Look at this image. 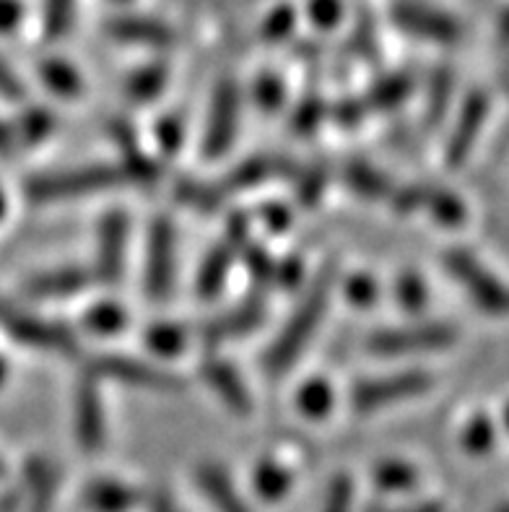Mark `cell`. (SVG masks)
Here are the masks:
<instances>
[{"instance_id": "cell-28", "label": "cell", "mask_w": 509, "mask_h": 512, "mask_svg": "<svg viewBox=\"0 0 509 512\" xmlns=\"http://www.w3.org/2000/svg\"><path fill=\"white\" fill-rule=\"evenodd\" d=\"M42 78L45 84L50 86L55 94H63V97H71L81 91V78L73 71L71 65L60 63V60H50V63L42 65Z\"/></svg>"}, {"instance_id": "cell-47", "label": "cell", "mask_w": 509, "mask_h": 512, "mask_svg": "<svg viewBox=\"0 0 509 512\" xmlns=\"http://www.w3.org/2000/svg\"><path fill=\"white\" fill-rule=\"evenodd\" d=\"M19 21V8L13 0H0V29H13Z\"/></svg>"}, {"instance_id": "cell-41", "label": "cell", "mask_w": 509, "mask_h": 512, "mask_svg": "<svg viewBox=\"0 0 509 512\" xmlns=\"http://www.w3.org/2000/svg\"><path fill=\"white\" fill-rule=\"evenodd\" d=\"M351 510V481L338 479L333 487H330L328 502H325L323 512H348Z\"/></svg>"}, {"instance_id": "cell-53", "label": "cell", "mask_w": 509, "mask_h": 512, "mask_svg": "<svg viewBox=\"0 0 509 512\" xmlns=\"http://www.w3.org/2000/svg\"><path fill=\"white\" fill-rule=\"evenodd\" d=\"M6 474V468H3V461H0V476Z\"/></svg>"}, {"instance_id": "cell-38", "label": "cell", "mask_w": 509, "mask_h": 512, "mask_svg": "<svg viewBox=\"0 0 509 512\" xmlns=\"http://www.w3.org/2000/svg\"><path fill=\"white\" fill-rule=\"evenodd\" d=\"M26 94L24 84H21V78L13 73L11 65L6 60L0 58V97L8 99V102H21Z\"/></svg>"}, {"instance_id": "cell-5", "label": "cell", "mask_w": 509, "mask_h": 512, "mask_svg": "<svg viewBox=\"0 0 509 512\" xmlns=\"http://www.w3.org/2000/svg\"><path fill=\"white\" fill-rule=\"evenodd\" d=\"M429 388H432V377L419 370L369 377V380L356 383L354 393H351V403H354V409L359 414H372V411L387 409V406H395V403L424 396Z\"/></svg>"}, {"instance_id": "cell-6", "label": "cell", "mask_w": 509, "mask_h": 512, "mask_svg": "<svg viewBox=\"0 0 509 512\" xmlns=\"http://www.w3.org/2000/svg\"><path fill=\"white\" fill-rule=\"evenodd\" d=\"M0 328L24 346L32 349L55 351V354H76L78 341L68 328L58 323H50L45 318L29 315V312L0 302Z\"/></svg>"}, {"instance_id": "cell-18", "label": "cell", "mask_w": 509, "mask_h": 512, "mask_svg": "<svg viewBox=\"0 0 509 512\" xmlns=\"http://www.w3.org/2000/svg\"><path fill=\"white\" fill-rule=\"evenodd\" d=\"M198 484L206 492L208 502L219 512H250V507L239 497V492L234 489L232 479H229L224 468L203 466L198 471Z\"/></svg>"}, {"instance_id": "cell-14", "label": "cell", "mask_w": 509, "mask_h": 512, "mask_svg": "<svg viewBox=\"0 0 509 512\" xmlns=\"http://www.w3.org/2000/svg\"><path fill=\"white\" fill-rule=\"evenodd\" d=\"M76 437L86 450L104 445V409L94 377H86L76 393Z\"/></svg>"}, {"instance_id": "cell-17", "label": "cell", "mask_w": 509, "mask_h": 512, "mask_svg": "<svg viewBox=\"0 0 509 512\" xmlns=\"http://www.w3.org/2000/svg\"><path fill=\"white\" fill-rule=\"evenodd\" d=\"M395 19L398 24L406 29V32L419 34L426 39H437V42H455L460 37V26L452 16L445 13L432 11V8L424 6H400L395 11Z\"/></svg>"}, {"instance_id": "cell-23", "label": "cell", "mask_w": 509, "mask_h": 512, "mask_svg": "<svg viewBox=\"0 0 509 512\" xmlns=\"http://www.w3.org/2000/svg\"><path fill=\"white\" fill-rule=\"evenodd\" d=\"M291 487V474L276 461H263L255 468V489L263 500H278Z\"/></svg>"}, {"instance_id": "cell-12", "label": "cell", "mask_w": 509, "mask_h": 512, "mask_svg": "<svg viewBox=\"0 0 509 512\" xmlns=\"http://www.w3.org/2000/svg\"><path fill=\"white\" fill-rule=\"evenodd\" d=\"M245 240V232H239V229H229V240L221 242L206 255L203 260V266L198 271V279H195V294L200 299H213L219 297L221 289L226 284V276L232 271L234 263V250L242 245Z\"/></svg>"}, {"instance_id": "cell-46", "label": "cell", "mask_w": 509, "mask_h": 512, "mask_svg": "<svg viewBox=\"0 0 509 512\" xmlns=\"http://www.w3.org/2000/svg\"><path fill=\"white\" fill-rule=\"evenodd\" d=\"M369 512H442V505L434 500L424 502H411V505H400V507H374Z\"/></svg>"}, {"instance_id": "cell-19", "label": "cell", "mask_w": 509, "mask_h": 512, "mask_svg": "<svg viewBox=\"0 0 509 512\" xmlns=\"http://www.w3.org/2000/svg\"><path fill=\"white\" fill-rule=\"evenodd\" d=\"M284 164L276 156H255V159H247L245 164H239L237 169H232L226 180L221 182V193H234V190H247L255 188L260 182L271 180V177L281 175L284 172Z\"/></svg>"}, {"instance_id": "cell-22", "label": "cell", "mask_w": 509, "mask_h": 512, "mask_svg": "<svg viewBox=\"0 0 509 512\" xmlns=\"http://www.w3.org/2000/svg\"><path fill=\"white\" fill-rule=\"evenodd\" d=\"M138 492L120 481H94L86 489V505L97 512H125L136 505Z\"/></svg>"}, {"instance_id": "cell-13", "label": "cell", "mask_w": 509, "mask_h": 512, "mask_svg": "<svg viewBox=\"0 0 509 512\" xmlns=\"http://www.w3.org/2000/svg\"><path fill=\"white\" fill-rule=\"evenodd\" d=\"M200 372H203V380L208 383V388H211L234 414H250L252 398L250 393H247L245 383H242V377L237 375V370H234L232 364L224 362V359L219 357H206Z\"/></svg>"}, {"instance_id": "cell-48", "label": "cell", "mask_w": 509, "mask_h": 512, "mask_svg": "<svg viewBox=\"0 0 509 512\" xmlns=\"http://www.w3.org/2000/svg\"><path fill=\"white\" fill-rule=\"evenodd\" d=\"M159 136H162V141L167 143L169 149L180 146V128H177V123H172V120H167V123L159 128Z\"/></svg>"}, {"instance_id": "cell-7", "label": "cell", "mask_w": 509, "mask_h": 512, "mask_svg": "<svg viewBox=\"0 0 509 512\" xmlns=\"http://www.w3.org/2000/svg\"><path fill=\"white\" fill-rule=\"evenodd\" d=\"M91 377H104L115 383L130 385V388H149V390H167V393H180L185 390V380L172 375L169 370L154 367L136 357H123V354H102L91 359Z\"/></svg>"}, {"instance_id": "cell-52", "label": "cell", "mask_w": 509, "mask_h": 512, "mask_svg": "<svg viewBox=\"0 0 509 512\" xmlns=\"http://www.w3.org/2000/svg\"><path fill=\"white\" fill-rule=\"evenodd\" d=\"M3 375H6V364H3V359H0V380H3Z\"/></svg>"}, {"instance_id": "cell-42", "label": "cell", "mask_w": 509, "mask_h": 512, "mask_svg": "<svg viewBox=\"0 0 509 512\" xmlns=\"http://www.w3.org/2000/svg\"><path fill=\"white\" fill-rule=\"evenodd\" d=\"M346 289L351 302H356V305H372L374 294H377V286H374L372 279H367V276H356V279H351Z\"/></svg>"}, {"instance_id": "cell-9", "label": "cell", "mask_w": 509, "mask_h": 512, "mask_svg": "<svg viewBox=\"0 0 509 512\" xmlns=\"http://www.w3.org/2000/svg\"><path fill=\"white\" fill-rule=\"evenodd\" d=\"M174 284V227L167 216H156L146 245V294L164 302Z\"/></svg>"}, {"instance_id": "cell-20", "label": "cell", "mask_w": 509, "mask_h": 512, "mask_svg": "<svg viewBox=\"0 0 509 512\" xmlns=\"http://www.w3.org/2000/svg\"><path fill=\"white\" fill-rule=\"evenodd\" d=\"M110 34L120 42H130V45H149V47H164L172 42V32L159 21L149 19H120L110 24Z\"/></svg>"}, {"instance_id": "cell-30", "label": "cell", "mask_w": 509, "mask_h": 512, "mask_svg": "<svg viewBox=\"0 0 509 512\" xmlns=\"http://www.w3.org/2000/svg\"><path fill=\"white\" fill-rule=\"evenodd\" d=\"M177 195L187 206L198 208V211H213L221 201V190L211 188V185H203L198 180H182L180 188H177Z\"/></svg>"}, {"instance_id": "cell-34", "label": "cell", "mask_w": 509, "mask_h": 512, "mask_svg": "<svg viewBox=\"0 0 509 512\" xmlns=\"http://www.w3.org/2000/svg\"><path fill=\"white\" fill-rule=\"evenodd\" d=\"M398 299L408 310H421L426 305V286L416 273H406L398 281Z\"/></svg>"}, {"instance_id": "cell-21", "label": "cell", "mask_w": 509, "mask_h": 512, "mask_svg": "<svg viewBox=\"0 0 509 512\" xmlns=\"http://www.w3.org/2000/svg\"><path fill=\"white\" fill-rule=\"evenodd\" d=\"M26 484H29V507L26 512H50L55 502V471L42 458L26 463Z\"/></svg>"}, {"instance_id": "cell-31", "label": "cell", "mask_w": 509, "mask_h": 512, "mask_svg": "<svg viewBox=\"0 0 509 512\" xmlns=\"http://www.w3.org/2000/svg\"><path fill=\"white\" fill-rule=\"evenodd\" d=\"M146 341L154 351H162V354H177V351L185 346V331L180 325L174 323H159L151 325L149 333H146Z\"/></svg>"}, {"instance_id": "cell-2", "label": "cell", "mask_w": 509, "mask_h": 512, "mask_svg": "<svg viewBox=\"0 0 509 512\" xmlns=\"http://www.w3.org/2000/svg\"><path fill=\"white\" fill-rule=\"evenodd\" d=\"M128 177L125 169L117 164H89V167L58 169V172H45L26 180L24 193L34 203H55L71 201V198H84V195L107 193V190L123 188Z\"/></svg>"}, {"instance_id": "cell-39", "label": "cell", "mask_w": 509, "mask_h": 512, "mask_svg": "<svg viewBox=\"0 0 509 512\" xmlns=\"http://www.w3.org/2000/svg\"><path fill=\"white\" fill-rule=\"evenodd\" d=\"M162 84H164V73L159 71V68H151V71L146 73H138V76L130 81V94L138 99H146L162 89Z\"/></svg>"}, {"instance_id": "cell-40", "label": "cell", "mask_w": 509, "mask_h": 512, "mask_svg": "<svg viewBox=\"0 0 509 512\" xmlns=\"http://www.w3.org/2000/svg\"><path fill=\"white\" fill-rule=\"evenodd\" d=\"M258 104L265 110H278L284 104V86L278 78H263L258 84Z\"/></svg>"}, {"instance_id": "cell-1", "label": "cell", "mask_w": 509, "mask_h": 512, "mask_svg": "<svg viewBox=\"0 0 509 512\" xmlns=\"http://www.w3.org/2000/svg\"><path fill=\"white\" fill-rule=\"evenodd\" d=\"M333 279H336L333 266L317 273L315 281L307 286V292H304L297 310L291 312V318L286 320L284 331L278 333L276 341L268 346L263 362L271 377L286 375L291 364L297 362L302 357V351L310 346V341L317 333V325H320V320L328 312L330 297H333Z\"/></svg>"}, {"instance_id": "cell-29", "label": "cell", "mask_w": 509, "mask_h": 512, "mask_svg": "<svg viewBox=\"0 0 509 512\" xmlns=\"http://www.w3.org/2000/svg\"><path fill=\"white\" fill-rule=\"evenodd\" d=\"M452 99V76L450 73H437L429 89V102H426V120L429 125H439V120L445 117L447 107Z\"/></svg>"}, {"instance_id": "cell-11", "label": "cell", "mask_w": 509, "mask_h": 512, "mask_svg": "<svg viewBox=\"0 0 509 512\" xmlns=\"http://www.w3.org/2000/svg\"><path fill=\"white\" fill-rule=\"evenodd\" d=\"M486 112H489V99L484 94H471L465 99L463 110H460L458 120H455V128H452L450 138H447L445 146V164L450 169H460L465 164V159L471 156L473 146H476L481 130L486 123Z\"/></svg>"}, {"instance_id": "cell-24", "label": "cell", "mask_w": 509, "mask_h": 512, "mask_svg": "<svg viewBox=\"0 0 509 512\" xmlns=\"http://www.w3.org/2000/svg\"><path fill=\"white\" fill-rule=\"evenodd\" d=\"M346 180H348V185L356 190V193L367 195V198H382V195H387V190H390V182H387V177H382L377 169L369 167V164H364V162L348 164Z\"/></svg>"}, {"instance_id": "cell-43", "label": "cell", "mask_w": 509, "mask_h": 512, "mask_svg": "<svg viewBox=\"0 0 509 512\" xmlns=\"http://www.w3.org/2000/svg\"><path fill=\"white\" fill-rule=\"evenodd\" d=\"M325 190V172L323 169H312V175L304 180V185L299 188V198L304 203H315L317 195Z\"/></svg>"}, {"instance_id": "cell-50", "label": "cell", "mask_w": 509, "mask_h": 512, "mask_svg": "<svg viewBox=\"0 0 509 512\" xmlns=\"http://www.w3.org/2000/svg\"><path fill=\"white\" fill-rule=\"evenodd\" d=\"M151 512H180L174 507V502L169 500L167 494H156L154 500H151Z\"/></svg>"}, {"instance_id": "cell-51", "label": "cell", "mask_w": 509, "mask_h": 512, "mask_svg": "<svg viewBox=\"0 0 509 512\" xmlns=\"http://www.w3.org/2000/svg\"><path fill=\"white\" fill-rule=\"evenodd\" d=\"M6 195H3V190H0V219H3V216H6Z\"/></svg>"}, {"instance_id": "cell-25", "label": "cell", "mask_w": 509, "mask_h": 512, "mask_svg": "<svg viewBox=\"0 0 509 512\" xmlns=\"http://www.w3.org/2000/svg\"><path fill=\"white\" fill-rule=\"evenodd\" d=\"M408 91H411V78L390 76L374 86L364 102H367V107H374V110H393V107H398L408 97Z\"/></svg>"}, {"instance_id": "cell-10", "label": "cell", "mask_w": 509, "mask_h": 512, "mask_svg": "<svg viewBox=\"0 0 509 512\" xmlns=\"http://www.w3.org/2000/svg\"><path fill=\"white\" fill-rule=\"evenodd\" d=\"M130 221L123 211H110L99 221L97 234V266L94 273L104 284H117L125 273V255H128Z\"/></svg>"}, {"instance_id": "cell-45", "label": "cell", "mask_w": 509, "mask_h": 512, "mask_svg": "<svg viewBox=\"0 0 509 512\" xmlns=\"http://www.w3.org/2000/svg\"><path fill=\"white\" fill-rule=\"evenodd\" d=\"M317 120H320V104L310 102V104H304V107H299L297 117H294V125H297V130L307 133V130L315 128Z\"/></svg>"}, {"instance_id": "cell-16", "label": "cell", "mask_w": 509, "mask_h": 512, "mask_svg": "<svg viewBox=\"0 0 509 512\" xmlns=\"http://www.w3.org/2000/svg\"><path fill=\"white\" fill-rule=\"evenodd\" d=\"M91 276L84 268H58V271L37 273L24 281V294L32 299H68L86 292Z\"/></svg>"}, {"instance_id": "cell-35", "label": "cell", "mask_w": 509, "mask_h": 512, "mask_svg": "<svg viewBox=\"0 0 509 512\" xmlns=\"http://www.w3.org/2000/svg\"><path fill=\"white\" fill-rule=\"evenodd\" d=\"M71 6H73V0H47L45 26L50 37H60V34L68 29V21H71Z\"/></svg>"}, {"instance_id": "cell-15", "label": "cell", "mask_w": 509, "mask_h": 512, "mask_svg": "<svg viewBox=\"0 0 509 512\" xmlns=\"http://www.w3.org/2000/svg\"><path fill=\"white\" fill-rule=\"evenodd\" d=\"M265 320V302L260 297L245 299L242 305L234 307L232 312L213 318L206 325L203 336L211 341V344H221V341H229V338H242L247 333H252Z\"/></svg>"}, {"instance_id": "cell-4", "label": "cell", "mask_w": 509, "mask_h": 512, "mask_svg": "<svg viewBox=\"0 0 509 512\" xmlns=\"http://www.w3.org/2000/svg\"><path fill=\"white\" fill-rule=\"evenodd\" d=\"M445 268L450 276L465 289V294L489 315H502L507 310V292L502 281L489 271L473 253L452 247L445 253Z\"/></svg>"}, {"instance_id": "cell-8", "label": "cell", "mask_w": 509, "mask_h": 512, "mask_svg": "<svg viewBox=\"0 0 509 512\" xmlns=\"http://www.w3.org/2000/svg\"><path fill=\"white\" fill-rule=\"evenodd\" d=\"M239 110H242V97L232 78H221L216 84L208 110L206 133H203V154L208 159H219L234 146L239 125Z\"/></svg>"}, {"instance_id": "cell-36", "label": "cell", "mask_w": 509, "mask_h": 512, "mask_svg": "<svg viewBox=\"0 0 509 512\" xmlns=\"http://www.w3.org/2000/svg\"><path fill=\"white\" fill-rule=\"evenodd\" d=\"M19 130L26 143H37L52 130V117L42 110H29L24 117H21Z\"/></svg>"}, {"instance_id": "cell-37", "label": "cell", "mask_w": 509, "mask_h": 512, "mask_svg": "<svg viewBox=\"0 0 509 512\" xmlns=\"http://www.w3.org/2000/svg\"><path fill=\"white\" fill-rule=\"evenodd\" d=\"M424 206L432 208L434 214H437L442 221H447V224H455V221L463 219V206H460L458 198H452L450 193H434V195L426 193Z\"/></svg>"}, {"instance_id": "cell-33", "label": "cell", "mask_w": 509, "mask_h": 512, "mask_svg": "<svg viewBox=\"0 0 509 512\" xmlns=\"http://www.w3.org/2000/svg\"><path fill=\"white\" fill-rule=\"evenodd\" d=\"M491 442H494V429H491L489 419L478 416L476 422L468 424V429H465L463 435V445L471 450V453H486V450L491 448Z\"/></svg>"}, {"instance_id": "cell-26", "label": "cell", "mask_w": 509, "mask_h": 512, "mask_svg": "<svg viewBox=\"0 0 509 512\" xmlns=\"http://www.w3.org/2000/svg\"><path fill=\"white\" fill-rule=\"evenodd\" d=\"M297 406L304 416H312V419H323L328 416L330 406H333V390L325 380H310L299 390Z\"/></svg>"}, {"instance_id": "cell-32", "label": "cell", "mask_w": 509, "mask_h": 512, "mask_svg": "<svg viewBox=\"0 0 509 512\" xmlns=\"http://www.w3.org/2000/svg\"><path fill=\"white\" fill-rule=\"evenodd\" d=\"M377 484L387 492H406L416 484V471L406 463H385V466L377 468Z\"/></svg>"}, {"instance_id": "cell-44", "label": "cell", "mask_w": 509, "mask_h": 512, "mask_svg": "<svg viewBox=\"0 0 509 512\" xmlns=\"http://www.w3.org/2000/svg\"><path fill=\"white\" fill-rule=\"evenodd\" d=\"M367 102H359V99H351V102H343L341 107L336 110V117L341 120V125H356L361 120V117L367 115Z\"/></svg>"}, {"instance_id": "cell-27", "label": "cell", "mask_w": 509, "mask_h": 512, "mask_svg": "<svg viewBox=\"0 0 509 512\" xmlns=\"http://www.w3.org/2000/svg\"><path fill=\"white\" fill-rule=\"evenodd\" d=\"M84 323L91 333H104V336L120 333L125 325V310L123 307L110 305V302H104V305L91 307V310L86 312Z\"/></svg>"}, {"instance_id": "cell-3", "label": "cell", "mask_w": 509, "mask_h": 512, "mask_svg": "<svg viewBox=\"0 0 509 512\" xmlns=\"http://www.w3.org/2000/svg\"><path fill=\"white\" fill-rule=\"evenodd\" d=\"M458 328L450 323H419L408 328H387L374 331L367 338V349L374 357H406V354H424V351L447 349L455 344Z\"/></svg>"}, {"instance_id": "cell-49", "label": "cell", "mask_w": 509, "mask_h": 512, "mask_svg": "<svg viewBox=\"0 0 509 512\" xmlns=\"http://www.w3.org/2000/svg\"><path fill=\"white\" fill-rule=\"evenodd\" d=\"M13 151V128L0 120V154H11Z\"/></svg>"}]
</instances>
